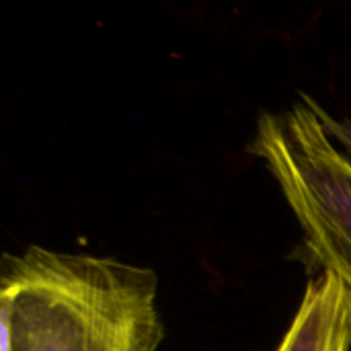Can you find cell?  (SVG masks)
<instances>
[{
  "mask_svg": "<svg viewBox=\"0 0 351 351\" xmlns=\"http://www.w3.org/2000/svg\"><path fill=\"white\" fill-rule=\"evenodd\" d=\"M156 274L111 257L27 247L0 267L2 351H156Z\"/></svg>",
  "mask_w": 351,
  "mask_h": 351,
  "instance_id": "cell-1",
  "label": "cell"
},
{
  "mask_svg": "<svg viewBox=\"0 0 351 351\" xmlns=\"http://www.w3.org/2000/svg\"><path fill=\"white\" fill-rule=\"evenodd\" d=\"M249 150L278 181L306 251L351 292V158L329 136L321 103L302 95L263 113Z\"/></svg>",
  "mask_w": 351,
  "mask_h": 351,
  "instance_id": "cell-2",
  "label": "cell"
},
{
  "mask_svg": "<svg viewBox=\"0 0 351 351\" xmlns=\"http://www.w3.org/2000/svg\"><path fill=\"white\" fill-rule=\"evenodd\" d=\"M351 292L329 271L308 282L278 351H350Z\"/></svg>",
  "mask_w": 351,
  "mask_h": 351,
  "instance_id": "cell-3",
  "label": "cell"
},
{
  "mask_svg": "<svg viewBox=\"0 0 351 351\" xmlns=\"http://www.w3.org/2000/svg\"><path fill=\"white\" fill-rule=\"evenodd\" d=\"M321 117H323V121L327 125V132L333 138V142L351 158V119L335 117L323 105H321Z\"/></svg>",
  "mask_w": 351,
  "mask_h": 351,
  "instance_id": "cell-4",
  "label": "cell"
}]
</instances>
